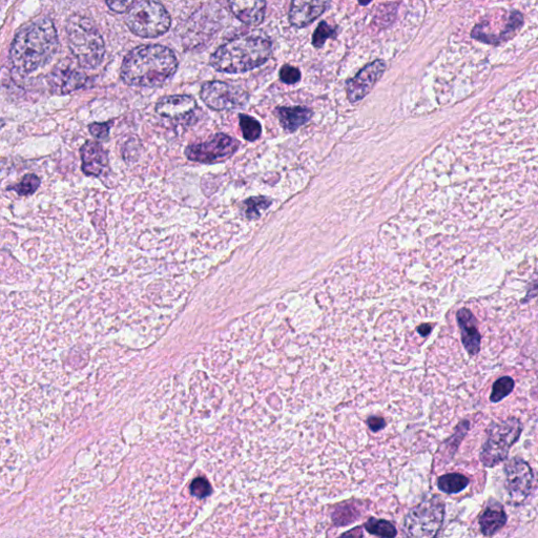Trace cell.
Returning <instances> with one entry per match:
<instances>
[{"label":"cell","mask_w":538,"mask_h":538,"mask_svg":"<svg viewBox=\"0 0 538 538\" xmlns=\"http://www.w3.org/2000/svg\"><path fill=\"white\" fill-rule=\"evenodd\" d=\"M366 423L368 428L372 432H379L387 426L386 421L383 418L377 416H372L368 418Z\"/></svg>","instance_id":"32"},{"label":"cell","mask_w":538,"mask_h":538,"mask_svg":"<svg viewBox=\"0 0 538 538\" xmlns=\"http://www.w3.org/2000/svg\"><path fill=\"white\" fill-rule=\"evenodd\" d=\"M196 110L197 102L189 95L163 97L156 105V112L159 116L174 120L189 118Z\"/></svg>","instance_id":"14"},{"label":"cell","mask_w":538,"mask_h":538,"mask_svg":"<svg viewBox=\"0 0 538 538\" xmlns=\"http://www.w3.org/2000/svg\"><path fill=\"white\" fill-rule=\"evenodd\" d=\"M364 527L369 534L375 536L392 538L398 535L395 525L385 520H378L376 517H370Z\"/></svg>","instance_id":"22"},{"label":"cell","mask_w":538,"mask_h":538,"mask_svg":"<svg viewBox=\"0 0 538 538\" xmlns=\"http://www.w3.org/2000/svg\"><path fill=\"white\" fill-rule=\"evenodd\" d=\"M200 96L205 105L215 111L237 110L243 108L248 101V94L242 88L222 81L206 82Z\"/></svg>","instance_id":"9"},{"label":"cell","mask_w":538,"mask_h":538,"mask_svg":"<svg viewBox=\"0 0 538 538\" xmlns=\"http://www.w3.org/2000/svg\"><path fill=\"white\" fill-rule=\"evenodd\" d=\"M444 520L445 504L438 496H433L409 511L403 529L410 537H437Z\"/></svg>","instance_id":"7"},{"label":"cell","mask_w":538,"mask_h":538,"mask_svg":"<svg viewBox=\"0 0 538 538\" xmlns=\"http://www.w3.org/2000/svg\"><path fill=\"white\" fill-rule=\"evenodd\" d=\"M280 79L286 85H296L301 79V72L295 67L286 65L280 70Z\"/></svg>","instance_id":"28"},{"label":"cell","mask_w":538,"mask_h":538,"mask_svg":"<svg viewBox=\"0 0 538 538\" xmlns=\"http://www.w3.org/2000/svg\"><path fill=\"white\" fill-rule=\"evenodd\" d=\"M244 215L248 220H258L261 218L263 212L271 208L273 199L268 197H251L244 202Z\"/></svg>","instance_id":"21"},{"label":"cell","mask_w":538,"mask_h":538,"mask_svg":"<svg viewBox=\"0 0 538 538\" xmlns=\"http://www.w3.org/2000/svg\"><path fill=\"white\" fill-rule=\"evenodd\" d=\"M69 47L78 65L84 69L97 68L105 57V41L91 19L72 15L67 24Z\"/></svg>","instance_id":"4"},{"label":"cell","mask_w":538,"mask_h":538,"mask_svg":"<svg viewBox=\"0 0 538 538\" xmlns=\"http://www.w3.org/2000/svg\"><path fill=\"white\" fill-rule=\"evenodd\" d=\"M178 69V59L168 47L139 46L124 58L121 78L127 85L156 88L167 82Z\"/></svg>","instance_id":"1"},{"label":"cell","mask_w":538,"mask_h":538,"mask_svg":"<svg viewBox=\"0 0 538 538\" xmlns=\"http://www.w3.org/2000/svg\"><path fill=\"white\" fill-rule=\"evenodd\" d=\"M108 7L116 13H127L134 5L135 0H105Z\"/></svg>","instance_id":"31"},{"label":"cell","mask_w":538,"mask_h":538,"mask_svg":"<svg viewBox=\"0 0 538 538\" xmlns=\"http://www.w3.org/2000/svg\"><path fill=\"white\" fill-rule=\"evenodd\" d=\"M233 14L247 26H259L266 13V0H229Z\"/></svg>","instance_id":"17"},{"label":"cell","mask_w":538,"mask_h":538,"mask_svg":"<svg viewBox=\"0 0 538 538\" xmlns=\"http://www.w3.org/2000/svg\"><path fill=\"white\" fill-rule=\"evenodd\" d=\"M111 127H112V123L110 122L92 123L89 126V130L92 136L95 137L96 139L106 140L109 138Z\"/></svg>","instance_id":"29"},{"label":"cell","mask_w":538,"mask_h":538,"mask_svg":"<svg viewBox=\"0 0 538 538\" xmlns=\"http://www.w3.org/2000/svg\"><path fill=\"white\" fill-rule=\"evenodd\" d=\"M523 424L519 419L509 418L492 423L487 429L486 440L480 452V460L487 468H493L508 459L510 449L519 442Z\"/></svg>","instance_id":"5"},{"label":"cell","mask_w":538,"mask_h":538,"mask_svg":"<svg viewBox=\"0 0 538 538\" xmlns=\"http://www.w3.org/2000/svg\"><path fill=\"white\" fill-rule=\"evenodd\" d=\"M272 40L261 32L243 34L227 41L211 57L219 72L240 74L255 70L272 56Z\"/></svg>","instance_id":"3"},{"label":"cell","mask_w":538,"mask_h":538,"mask_svg":"<svg viewBox=\"0 0 538 538\" xmlns=\"http://www.w3.org/2000/svg\"><path fill=\"white\" fill-rule=\"evenodd\" d=\"M372 2V0H359L360 5L367 6Z\"/></svg>","instance_id":"34"},{"label":"cell","mask_w":538,"mask_h":538,"mask_svg":"<svg viewBox=\"0 0 538 538\" xmlns=\"http://www.w3.org/2000/svg\"><path fill=\"white\" fill-rule=\"evenodd\" d=\"M336 29L331 28L326 22H322L313 36V44L316 48H321L325 45L326 40L333 37Z\"/></svg>","instance_id":"27"},{"label":"cell","mask_w":538,"mask_h":538,"mask_svg":"<svg viewBox=\"0 0 538 538\" xmlns=\"http://www.w3.org/2000/svg\"><path fill=\"white\" fill-rule=\"evenodd\" d=\"M281 126L287 132L294 133L313 117V111L304 107H282L277 109Z\"/></svg>","instance_id":"19"},{"label":"cell","mask_w":538,"mask_h":538,"mask_svg":"<svg viewBox=\"0 0 538 538\" xmlns=\"http://www.w3.org/2000/svg\"><path fill=\"white\" fill-rule=\"evenodd\" d=\"M461 330L462 343L470 357L480 354L482 336L478 329V321L468 308H461L457 314Z\"/></svg>","instance_id":"16"},{"label":"cell","mask_w":538,"mask_h":538,"mask_svg":"<svg viewBox=\"0 0 538 538\" xmlns=\"http://www.w3.org/2000/svg\"><path fill=\"white\" fill-rule=\"evenodd\" d=\"M240 148V142L226 134H216L209 141L193 143L185 149L189 160L213 164L232 157Z\"/></svg>","instance_id":"8"},{"label":"cell","mask_w":538,"mask_h":538,"mask_svg":"<svg viewBox=\"0 0 538 538\" xmlns=\"http://www.w3.org/2000/svg\"><path fill=\"white\" fill-rule=\"evenodd\" d=\"M507 520L504 506L498 501L489 500L479 519L482 534L484 536L495 535L506 526Z\"/></svg>","instance_id":"18"},{"label":"cell","mask_w":538,"mask_h":538,"mask_svg":"<svg viewBox=\"0 0 538 538\" xmlns=\"http://www.w3.org/2000/svg\"><path fill=\"white\" fill-rule=\"evenodd\" d=\"M504 471L510 502L520 506L532 492L534 483L532 468L525 460L515 457L506 463Z\"/></svg>","instance_id":"10"},{"label":"cell","mask_w":538,"mask_h":538,"mask_svg":"<svg viewBox=\"0 0 538 538\" xmlns=\"http://www.w3.org/2000/svg\"><path fill=\"white\" fill-rule=\"evenodd\" d=\"M57 49L58 36L52 20L39 18L17 33L10 57L19 73L29 74L44 67Z\"/></svg>","instance_id":"2"},{"label":"cell","mask_w":538,"mask_h":538,"mask_svg":"<svg viewBox=\"0 0 538 538\" xmlns=\"http://www.w3.org/2000/svg\"><path fill=\"white\" fill-rule=\"evenodd\" d=\"M82 171L87 176L99 177L109 167L108 152L96 141H87L80 149Z\"/></svg>","instance_id":"15"},{"label":"cell","mask_w":538,"mask_h":538,"mask_svg":"<svg viewBox=\"0 0 538 538\" xmlns=\"http://www.w3.org/2000/svg\"><path fill=\"white\" fill-rule=\"evenodd\" d=\"M211 486L205 480L199 479L193 482L191 486V493L196 498L204 499L211 494Z\"/></svg>","instance_id":"30"},{"label":"cell","mask_w":538,"mask_h":538,"mask_svg":"<svg viewBox=\"0 0 538 538\" xmlns=\"http://www.w3.org/2000/svg\"><path fill=\"white\" fill-rule=\"evenodd\" d=\"M330 0H292L289 22L296 28L314 23L328 8Z\"/></svg>","instance_id":"13"},{"label":"cell","mask_w":538,"mask_h":538,"mask_svg":"<svg viewBox=\"0 0 538 538\" xmlns=\"http://www.w3.org/2000/svg\"><path fill=\"white\" fill-rule=\"evenodd\" d=\"M40 183V179L36 175L29 174L26 175L18 184L8 188V190L15 191L19 196L28 197L33 195L38 190Z\"/></svg>","instance_id":"26"},{"label":"cell","mask_w":538,"mask_h":538,"mask_svg":"<svg viewBox=\"0 0 538 538\" xmlns=\"http://www.w3.org/2000/svg\"><path fill=\"white\" fill-rule=\"evenodd\" d=\"M4 126H5V121H4V120H0V129H2Z\"/></svg>","instance_id":"35"},{"label":"cell","mask_w":538,"mask_h":538,"mask_svg":"<svg viewBox=\"0 0 538 538\" xmlns=\"http://www.w3.org/2000/svg\"><path fill=\"white\" fill-rule=\"evenodd\" d=\"M87 75L69 62H61L49 75V85L54 94L67 95L85 87Z\"/></svg>","instance_id":"12"},{"label":"cell","mask_w":538,"mask_h":538,"mask_svg":"<svg viewBox=\"0 0 538 538\" xmlns=\"http://www.w3.org/2000/svg\"><path fill=\"white\" fill-rule=\"evenodd\" d=\"M386 70V62L378 59L366 66L359 74L346 82L347 97L351 103L365 98Z\"/></svg>","instance_id":"11"},{"label":"cell","mask_w":538,"mask_h":538,"mask_svg":"<svg viewBox=\"0 0 538 538\" xmlns=\"http://www.w3.org/2000/svg\"><path fill=\"white\" fill-rule=\"evenodd\" d=\"M126 22L135 35L155 38L170 30L172 18L168 10L155 0H141L128 11Z\"/></svg>","instance_id":"6"},{"label":"cell","mask_w":538,"mask_h":538,"mask_svg":"<svg viewBox=\"0 0 538 538\" xmlns=\"http://www.w3.org/2000/svg\"><path fill=\"white\" fill-rule=\"evenodd\" d=\"M240 127L245 140L256 141L262 135V127L260 122L248 115L241 114L239 116Z\"/></svg>","instance_id":"24"},{"label":"cell","mask_w":538,"mask_h":538,"mask_svg":"<svg viewBox=\"0 0 538 538\" xmlns=\"http://www.w3.org/2000/svg\"><path fill=\"white\" fill-rule=\"evenodd\" d=\"M470 484L468 478L461 473H448L438 480L439 489L446 494H457L465 490Z\"/></svg>","instance_id":"20"},{"label":"cell","mask_w":538,"mask_h":538,"mask_svg":"<svg viewBox=\"0 0 538 538\" xmlns=\"http://www.w3.org/2000/svg\"><path fill=\"white\" fill-rule=\"evenodd\" d=\"M418 334L421 337H428L431 334L432 326L430 324H422L417 328Z\"/></svg>","instance_id":"33"},{"label":"cell","mask_w":538,"mask_h":538,"mask_svg":"<svg viewBox=\"0 0 538 538\" xmlns=\"http://www.w3.org/2000/svg\"><path fill=\"white\" fill-rule=\"evenodd\" d=\"M514 386L515 382L511 377H502L495 381L492 386L490 402L494 404L502 402L511 395Z\"/></svg>","instance_id":"25"},{"label":"cell","mask_w":538,"mask_h":538,"mask_svg":"<svg viewBox=\"0 0 538 538\" xmlns=\"http://www.w3.org/2000/svg\"><path fill=\"white\" fill-rule=\"evenodd\" d=\"M469 426L470 424L468 421H463L457 428H455L453 436L443 445L445 447L444 457H449L450 460L453 458V455L458 451L462 441L469 431Z\"/></svg>","instance_id":"23"}]
</instances>
